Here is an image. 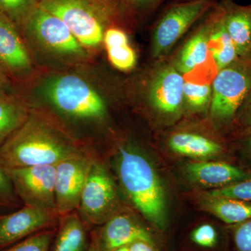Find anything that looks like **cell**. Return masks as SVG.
Wrapping results in <instances>:
<instances>
[{"mask_svg": "<svg viewBox=\"0 0 251 251\" xmlns=\"http://www.w3.org/2000/svg\"><path fill=\"white\" fill-rule=\"evenodd\" d=\"M186 172L190 179L205 187H224L250 179V175L240 168L221 162L188 163L186 166Z\"/></svg>", "mask_w": 251, "mask_h": 251, "instance_id": "2e32d148", "label": "cell"}, {"mask_svg": "<svg viewBox=\"0 0 251 251\" xmlns=\"http://www.w3.org/2000/svg\"><path fill=\"white\" fill-rule=\"evenodd\" d=\"M128 17L145 14L156 6L161 0H120Z\"/></svg>", "mask_w": 251, "mask_h": 251, "instance_id": "f546056e", "label": "cell"}, {"mask_svg": "<svg viewBox=\"0 0 251 251\" xmlns=\"http://www.w3.org/2000/svg\"><path fill=\"white\" fill-rule=\"evenodd\" d=\"M0 92H13L16 93V90L12 84L0 72Z\"/></svg>", "mask_w": 251, "mask_h": 251, "instance_id": "836d02e7", "label": "cell"}, {"mask_svg": "<svg viewBox=\"0 0 251 251\" xmlns=\"http://www.w3.org/2000/svg\"><path fill=\"white\" fill-rule=\"evenodd\" d=\"M233 239L237 251H251V219L235 225Z\"/></svg>", "mask_w": 251, "mask_h": 251, "instance_id": "f1b7e54d", "label": "cell"}, {"mask_svg": "<svg viewBox=\"0 0 251 251\" xmlns=\"http://www.w3.org/2000/svg\"><path fill=\"white\" fill-rule=\"evenodd\" d=\"M219 11V4H216L184 43L174 60L171 61L184 76L202 65L207 59L209 34Z\"/></svg>", "mask_w": 251, "mask_h": 251, "instance_id": "9a60e30c", "label": "cell"}, {"mask_svg": "<svg viewBox=\"0 0 251 251\" xmlns=\"http://www.w3.org/2000/svg\"><path fill=\"white\" fill-rule=\"evenodd\" d=\"M87 150V144L52 119L30 110L25 123L0 147V166L4 169L56 166Z\"/></svg>", "mask_w": 251, "mask_h": 251, "instance_id": "7a4b0ae2", "label": "cell"}, {"mask_svg": "<svg viewBox=\"0 0 251 251\" xmlns=\"http://www.w3.org/2000/svg\"><path fill=\"white\" fill-rule=\"evenodd\" d=\"M39 6V0H0V14L9 18L20 29Z\"/></svg>", "mask_w": 251, "mask_h": 251, "instance_id": "d4e9b609", "label": "cell"}, {"mask_svg": "<svg viewBox=\"0 0 251 251\" xmlns=\"http://www.w3.org/2000/svg\"><path fill=\"white\" fill-rule=\"evenodd\" d=\"M59 217L55 210L26 205L11 214L0 216V249L57 227Z\"/></svg>", "mask_w": 251, "mask_h": 251, "instance_id": "4fadbf2b", "label": "cell"}, {"mask_svg": "<svg viewBox=\"0 0 251 251\" xmlns=\"http://www.w3.org/2000/svg\"><path fill=\"white\" fill-rule=\"evenodd\" d=\"M89 150L65 158L56 165V211L59 216L76 211L94 158Z\"/></svg>", "mask_w": 251, "mask_h": 251, "instance_id": "7c38bea8", "label": "cell"}, {"mask_svg": "<svg viewBox=\"0 0 251 251\" xmlns=\"http://www.w3.org/2000/svg\"><path fill=\"white\" fill-rule=\"evenodd\" d=\"M89 227L77 211L59 217L52 251H86L90 240Z\"/></svg>", "mask_w": 251, "mask_h": 251, "instance_id": "d6986e66", "label": "cell"}, {"mask_svg": "<svg viewBox=\"0 0 251 251\" xmlns=\"http://www.w3.org/2000/svg\"><path fill=\"white\" fill-rule=\"evenodd\" d=\"M208 49L217 72L239 57L235 46L225 27L224 9L221 4H219V13L209 34Z\"/></svg>", "mask_w": 251, "mask_h": 251, "instance_id": "7402d4cb", "label": "cell"}, {"mask_svg": "<svg viewBox=\"0 0 251 251\" xmlns=\"http://www.w3.org/2000/svg\"><path fill=\"white\" fill-rule=\"evenodd\" d=\"M250 6H251V4H250Z\"/></svg>", "mask_w": 251, "mask_h": 251, "instance_id": "f35d334b", "label": "cell"}, {"mask_svg": "<svg viewBox=\"0 0 251 251\" xmlns=\"http://www.w3.org/2000/svg\"><path fill=\"white\" fill-rule=\"evenodd\" d=\"M38 71L20 29L0 14V72L16 90Z\"/></svg>", "mask_w": 251, "mask_h": 251, "instance_id": "30bf717a", "label": "cell"}, {"mask_svg": "<svg viewBox=\"0 0 251 251\" xmlns=\"http://www.w3.org/2000/svg\"><path fill=\"white\" fill-rule=\"evenodd\" d=\"M57 227L32 234L3 251H49Z\"/></svg>", "mask_w": 251, "mask_h": 251, "instance_id": "484cf974", "label": "cell"}, {"mask_svg": "<svg viewBox=\"0 0 251 251\" xmlns=\"http://www.w3.org/2000/svg\"><path fill=\"white\" fill-rule=\"evenodd\" d=\"M206 196L214 198H232L251 202V179L244 180L224 186L206 193Z\"/></svg>", "mask_w": 251, "mask_h": 251, "instance_id": "4316f807", "label": "cell"}, {"mask_svg": "<svg viewBox=\"0 0 251 251\" xmlns=\"http://www.w3.org/2000/svg\"><path fill=\"white\" fill-rule=\"evenodd\" d=\"M95 232L101 251H114L137 241L153 244L148 231L124 213H117L103 225L100 230Z\"/></svg>", "mask_w": 251, "mask_h": 251, "instance_id": "5bb4252c", "label": "cell"}, {"mask_svg": "<svg viewBox=\"0 0 251 251\" xmlns=\"http://www.w3.org/2000/svg\"><path fill=\"white\" fill-rule=\"evenodd\" d=\"M129 251H156L152 244L144 241H137L128 246Z\"/></svg>", "mask_w": 251, "mask_h": 251, "instance_id": "d6a6232c", "label": "cell"}, {"mask_svg": "<svg viewBox=\"0 0 251 251\" xmlns=\"http://www.w3.org/2000/svg\"><path fill=\"white\" fill-rule=\"evenodd\" d=\"M172 151L194 158L216 156L223 151L222 145L209 137L191 131H178L173 133L168 140Z\"/></svg>", "mask_w": 251, "mask_h": 251, "instance_id": "ffe728a7", "label": "cell"}, {"mask_svg": "<svg viewBox=\"0 0 251 251\" xmlns=\"http://www.w3.org/2000/svg\"><path fill=\"white\" fill-rule=\"evenodd\" d=\"M3 170L25 205L56 211V166L44 165Z\"/></svg>", "mask_w": 251, "mask_h": 251, "instance_id": "8fae6325", "label": "cell"}, {"mask_svg": "<svg viewBox=\"0 0 251 251\" xmlns=\"http://www.w3.org/2000/svg\"><path fill=\"white\" fill-rule=\"evenodd\" d=\"M117 175L130 202L150 222L160 229L166 227V191L151 163L134 148L119 147Z\"/></svg>", "mask_w": 251, "mask_h": 251, "instance_id": "5b68a950", "label": "cell"}, {"mask_svg": "<svg viewBox=\"0 0 251 251\" xmlns=\"http://www.w3.org/2000/svg\"><path fill=\"white\" fill-rule=\"evenodd\" d=\"M29 113L16 93L0 92V147L25 123Z\"/></svg>", "mask_w": 251, "mask_h": 251, "instance_id": "44dd1931", "label": "cell"}, {"mask_svg": "<svg viewBox=\"0 0 251 251\" xmlns=\"http://www.w3.org/2000/svg\"><path fill=\"white\" fill-rule=\"evenodd\" d=\"M215 5L214 0H190L168 8L151 34L150 50L153 59L165 58L185 33Z\"/></svg>", "mask_w": 251, "mask_h": 251, "instance_id": "ba28073f", "label": "cell"}, {"mask_svg": "<svg viewBox=\"0 0 251 251\" xmlns=\"http://www.w3.org/2000/svg\"><path fill=\"white\" fill-rule=\"evenodd\" d=\"M14 187L9 178L0 166V198L5 199L11 197L14 193Z\"/></svg>", "mask_w": 251, "mask_h": 251, "instance_id": "1f68e13d", "label": "cell"}, {"mask_svg": "<svg viewBox=\"0 0 251 251\" xmlns=\"http://www.w3.org/2000/svg\"><path fill=\"white\" fill-rule=\"evenodd\" d=\"M118 204L116 186L105 167L94 159L77 211L89 228L103 225L115 212Z\"/></svg>", "mask_w": 251, "mask_h": 251, "instance_id": "9c48e42d", "label": "cell"}, {"mask_svg": "<svg viewBox=\"0 0 251 251\" xmlns=\"http://www.w3.org/2000/svg\"><path fill=\"white\" fill-rule=\"evenodd\" d=\"M99 59L78 67L39 70L16 87L29 110L40 112L86 143L85 134L108 126L114 104L127 100L125 81L117 79Z\"/></svg>", "mask_w": 251, "mask_h": 251, "instance_id": "6da1fadb", "label": "cell"}, {"mask_svg": "<svg viewBox=\"0 0 251 251\" xmlns=\"http://www.w3.org/2000/svg\"><path fill=\"white\" fill-rule=\"evenodd\" d=\"M236 120L245 129L251 130V92L239 109Z\"/></svg>", "mask_w": 251, "mask_h": 251, "instance_id": "4dcf8cb0", "label": "cell"}, {"mask_svg": "<svg viewBox=\"0 0 251 251\" xmlns=\"http://www.w3.org/2000/svg\"><path fill=\"white\" fill-rule=\"evenodd\" d=\"M224 22L230 39L237 50L238 55L251 54V8L225 0Z\"/></svg>", "mask_w": 251, "mask_h": 251, "instance_id": "e0dca14e", "label": "cell"}, {"mask_svg": "<svg viewBox=\"0 0 251 251\" xmlns=\"http://www.w3.org/2000/svg\"><path fill=\"white\" fill-rule=\"evenodd\" d=\"M211 84H198L185 79L183 88V110L201 112L209 109L211 100Z\"/></svg>", "mask_w": 251, "mask_h": 251, "instance_id": "cb8c5ba5", "label": "cell"}, {"mask_svg": "<svg viewBox=\"0 0 251 251\" xmlns=\"http://www.w3.org/2000/svg\"><path fill=\"white\" fill-rule=\"evenodd\" d=\"M180 1H190V0H180Z\"/></svg>", "mask_w": 251, "mask_h": 251, "instance_id": "74e56055", "label": "cell"}, {"mask_svg": "<svg viewBox=\"0 0 251 251\" xmlns=\"http://www.w3.org/2000/svg\"><path fill=\"white\" fill-rule=\"evenodd\" d=\"M114 251H128V247H124L120 248V249H117V250Z\"/></svg>", "mask_w": 251, "mask_h": 251, "instance_id": "8d00e7d4", "label": "cell"}, {"mask_svg": "<svg viewBox=\"0 0 251 251\" xmlns=\"http://www.w3.org/2000/svg\"><path fill=\"white\" fill-rule=\"evenodd\" d=\"M43 9L62 20L81 45L94 58L103 51L105 31L125 27L128 18L120 0H39Z\"/></svg>", "mask_w": 251, "mask_h": 251, "instance_id": "277c9868", "label": "cell"}, {"mask_svg": "<svg viewBox=\"0 0 251 251\" xmlns=\"http://www.w3.org/2000/svg\"><path fill=\"white\" fill-rule=\"evenodd\" d=\"M148 70L125 80L127 100L142 102L168 120L183 112L185 77L171 61L158 59Z\"/></svg>", "mask_w": 251, "mask_h": 251, "instance_id": "8992f818", "label": "cell"}, {"mask_svg": "<svg viewBox=\"0 0 251 251\" xmlns=\"http://www.w3.org/2000/svg\"><path fill=\"white\" fill-rule=\"evenodd\" d=\"M103 50L110 65L120 72H133L138 62V56L130 43L125 27L113 25L104 34Z\"/></svg>", "mask_w": 251, "mask_h": 251, "instance_id": "ac0fdd59", "label": "cell"}, {"mask_svg": "<svg viewBox=\"0 0 251 251\" xmlns=\"http://www.w3.org/2000/svg\"><path fill=\"white\" fill-rule=\"evenodd\" d=\"M101 251L100 247H99L95 229H93L91 232L90 243H89L88 247H87V251Z\"/></svg>", "mask_w": 251, "mask_h": 251, "instance_id": "e575fe53", "label": "cell"}, {"mask_svg": "<svg viewBox=\"0 0 251 251\" xmlns=\"http://www.w3.org/2000/svg\"><path fill=\"white\" fill-rule=\"evenodd\" d=\"M38 70H59L97 59L62 20L38 6L20 29Z\"/></svg>", "mask_w": 251, "mask_h": 251, "instance_id": "3957f363", "label": "cell"}, {"mask_svg": "<svg viewBox=\"0 0 251 251\" xmlns=\"http://www.w3.org/2000/svg\"><path fill=\"white\" fill-rule=\"evenodd\" d=\"M211 90V120L217 126L231 125L251 92V54L239 56L216 73Z\"/></svg>", "mask_w": 251, "mask_h": 251, "instance_id": "52a82bcc", "label": "cell"}, {"mask_svg": "<svg viewBox=\"0 0 251 251\" xmlns=\"http://www.w3.org/2000/svg\"><path fill=\"white\" fill-rule=\"evenodd\" d=\"M191 239L195 244L203 248H212L217 242L215 228L209 224H203L193 230Z\"/></svg>", "mask_w": 251, "mask_h": 251, "instance_id": "83f0119b", "label": "cell"}, {"mask_svg": "<svg viewBox=\"0 0 251 251\" xmlns=\"http://www.w3.org/2000/svg\"><path fill=\"white\" fill-rule=\"evenodd\" d=\"M249 130V135L247 137V143L248 145V147H249V150H251V130Z\"/></svg>", "mask_w": 251, "mask_h": 251, "instance_id": "d590c367", "label": "cell"}, {"mask_svg": "<svg viewBox=\"0 0 251 251\" xmlns=\"http://www.w3.org/2000/svg\"><path fill=\"white\" fill-rule=\"evenodd\" d=\"M202 206L227 224H239L251 219V202L232 198L206 197Z\"/></svg>", "mask_w": 251, "mask_h": 251, "instance_id": "603a6c76", "label": "cell"}]
</instances>
